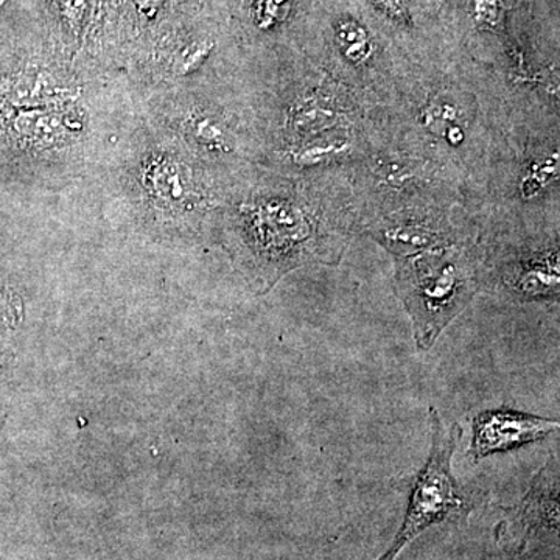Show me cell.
Listing matches in <instances>:
<instances>
[{
  "label": "cell",
  "instance_id": "7a4b0ae2",
  "mask_svg": "<svg viewBox=\"0 0 560 560\" xmlns=\"http://www.w3.org/2000/svg\"><path fill=\"white\" fill-rule=\"evenodd\" d=\"M399 287L415 323L416 342L430 349L441 331L467 304L470 283L459 260L451 256H419L401 264Z\"/></svg>",
  "mask_w": 560,
  "mask_h": 560
},
{
  "label": "cell",
  "instance_id": "8992f818",
  "mask_svg": "<svg viewBox=\"0 0 560 560\" xmlns=\"http://www.w3.org/2000/svg\"><path fill=\"white\" fill-rule=\"evenodd\" d=\"M77 121H72L68 116L60 113H24L14 119L13 128L21 139L28 140V143H50L55 142L62 135H66Z\"/></svg>",
  "mask_w": 560,
  "mask_h": 560
},
{
  "label": "cell",
  "instance_id": "ac0fdd59",
  "mask_svg": "<svg viewBox=\"0 0 560 560\" xmlns=\"http://www.w3.org/2000/svg\"><path fill=\"white\" fill-rule=\"evenodd\" d=\"M162 2H164V0H135L139 11H142L147 16H154L158 10L161 9Z\"/></svg>",
  "mask_w": 560,
  "mask_h": 560
},
{
  "label": "cell",
  "instance_id": "30bf717a",
  "mask_svg": "<svg viewBox=\"0 0 560 560\" xmlns=\"http://www.w3.org/2000/svg\"><path fill=\"white\" fill-rule=\"evenodd\" d=\"M337 40L346 60L355 66L366 65L372 57L370 33L359 22L342 21L338 25Z\"/></svg>",
  "mask_w": 560,
  "mask_h": 560
},
{
  "label": "cell",
  "instance_id": "8fae6325",
  "mask_svg": "<svg viewBox=\"0 0 560 560\" xmlns=\"http://www.w3.org/2000/svg\"><path fill=\"white\" fill-rule=\"evenodd\" d=\"M348 151L349 143L345 140H330V142H313L301 147V149L293 151L291 158H293L294 164L302 165V167H313V165L337 160Z\"/></svg>",
  "mask_w": 560,
  "mask_h": 560
},
{
  "label": "cell",
  "instance_id": "9c48e42d",
  "mask_svg": "<svg viewBox=\"0 0 560 560\" xmlns=\"http://www.w3.org/2000/svg\"><path fill=\"white\" fill-rule=\"evenodd\" d=\"M337 113L316 98L298 103L291 113V125L300 132H323L334 127Z\"/></svg>",
  "mask_w": 560,
  "mask_h": 560
},
{
  "label": "cell",
  "instance_id": "5bb4252c",
  "mask_svg": "<svg viewBox=\"0 0 560 560\" xmlns=\"http://www.w3.org/2000/svg\"><path fill=\"white\" fill-rule=\"evenodd\" d=\"M194 131L195 138L200 140L201 143H205V145L215 147V149H221V147L226 145V136H224L220 125L212 119L195 121Z\"/></svg>",
  "mask_w": 560,
  "mask_h": 560
},
{
  "label": "cell",
  "instance_id": "9a60e30c",
  "mask_svg": "<svg viewBox=\"0 0 560 560\" xmlns=\"http://www.w3.org/2000/svg\"><path fill=\"white\" fill-rule=\"evenodd\" d=\"M212 50V44H197V46L190 47L186 54L183 55L179 62V73L184 75V73H189L191 70L197 69L198 66L201 65L202 61L208 58V55Z\"/></svg>",
  "mask_w": 560,
  "mask_h": 560
},
{
  "label": "cell",
  "instance_id": "52a82bcc",
  "mask_svg": "<svg viewBox=\"0 0 560 560\" xmlns=\"http://www.w3.org/2000/svg\"><path fill=\"white\" fill-rule=\"evenodd\" d=\"M147 173L149 189L158 200L165 205H179L184 200L183 173L175 161L164 158L151 164Z\"/></svg>",
  "mask_w": 560,
  "mask_h": 560
},
{
  "label": "cell",
  "instance_id": "ba28073f",
  "mask_svg": "<svg viewBox=\"0 0 560 560\" xmlns=\"http://www.w3.org/2000/svg\"><path fill=\"white\" fill-rule=\"evenodd\" d=\"M383 241L390 249L401 250V253H412V250L440 249L444 242L438 232L429 228L418 226V224H400L383 232Z\"/></svg>",
  "mask_w": 560,
  "mask_h": 560
},
{
  "label": "cell",
  "instance_id": "277c9868",
  "mask_svg": "<svg viewBox=\"0 0 560 560\" xmlns=\"http://www.w3.org/2000/svg\"><path fill=\"white\" fill-rule=\"evenodd\" d=\"M558 431L559 420L540 418L508 407L485 410L478 412L471 423L470 455L478 463L490 455L547 440Z\"/></svg>",
  "mask_w": 560,
  "mask_h": 560
},
{
  "label": "cell",
  "instance_id": "6da1fadb",
  "mask_svg": "<svg viewBox=\"0 0 560 560\" xmlns=\"http://www.w3.org/2000/svg\"><path fill=\"white\" fill-rule=\"evenodd\" d=\"M430 416L433 436L429 459L412 485L400 529L388 550L377 560H396L400 551L423 530L467 511L466 497L460 493L452 471L453 455L458 448L463 429L455 422L445 430L436 408H431Z\"/></svg>",
  "mask_w": 560,
  "mask_h": 560
},
{
  "label": "cell",
  "instance_id": "2e32d148",
  "mask_svg": "<svg viewBox=\"0 0 560 560\" xmlns=\"http://www.w3.org/2000/svg\"><path fill=\"white\" fill-rule=\"evenodd\" d=\"M287 5H289V0H261L260 21L268 27L271 22L282 18V13L285 11Z\"/></svg>",
  "mask_w": 560,
  "mask_h": 560
},
{
  "label": "cell",
  "instance_id": "7c38bea8",
  "mask_svg": "<svg viewBox=\"0 0 560 560\" xmlns=\"http://www.w3.org/2000/svg\"><path fill=\"white\" fill-rule=\"evenodd\" d=\"M458 120V110L451 103H431L420 113V121L430 131L442 132Z\"/></svg>",
  "mask_w": 560,
  "mask_h": 560
},
{
  "label": "cell",
  "instance_id": "d6986e66",
  "mask_svg": "<svg viewBox=\"0 0 560 560\" xmlns=\"http://www.w3.org/2000/svg\"><path fill=\"white\" fill-rule=\"evenodd\" d=\"M445 139L448 140V142L452 143L453 147H458L460 143L464 142V139H466V136H464L463 128L459 127V125H451V127H447V130L444 131Z\"/></svg>",
  "mask_w": 560,
  "mask_h": 560
},
{
  "label": "cell",
  "instance_id": "3957f363",
  "mask_svg": "<svg viewBox=\"0 0 560 560\" xmlns=\"http://www.w3.org/2000/svg\"><path fill=\"white\" fill-rule=\"evenodd\" d=\"M497 528V541L503 550L522 552L534 534L559 529V463L555 456L540 467L526 495L514 508L504 510Z\"/></svg>",
  "mask_w": 560,
  "mask_h": 560
},
{
  "label": "cell",
  "instance_id": "e0dca14e",
  "mask_svg": "<svg viewBox=\"0 0 560 560\" xmlns=\"http://www.w3.org/2000/svg\"><path fill=\"white\" fill-rule=\"evenodd\" d=\"M61 9L70 21H80L86 10V0H61Z\"/></svg>",
  "mask_w": 560,
  "mask_h": 560
},
{
  "label": "cell",
  "instance_id": "5b68a950",
  "mask_svg": "<svg viewBox=\"0 0 560 560\" xmlns=\"http://www.w3.org/2000/svg\"><path fill=\"white\" fill-rule=\"evenodd\" d=\"M512 289L525 298H551L559 293V256L558 250L525 261L515 278Z\"/></svg>",
  "mask_w": 560,
  "mask_h": 560
},
{
  "label": "cell",
  "instance_id": "ffe728a7",
  "mask_svg": "<svg viewBox=\"0 0 560 560\" xmlns=\"http://www.w3.org/2000/svg\"><path fill=\"white\" fill-rule=\"evenodd\" d=\"M375 2H377L378 5H382L383 9L389 10L390 13H400V0H375Z\"/></svg>",
  "mask_w": 560,
  "mask_h": 560
},
{
  "label": "cell",
  "instance_id": "4fadbf2b",
  "mask_svg": "<svg viewBox=\"0 0 560 560\" xmlns=\"http://www.w3.org/2000/svg\"><path fill=\"white\" fill-rule=\"evenodd\" d=\"M558 154L551 158L550 161L545 162L544 165H534L522 180V194L526 198L537 197L544 187L552 179V176L558 173Z\"/></svg>",
  "mask_w": 560,
  "mask_h": 560
}]
</instances>
